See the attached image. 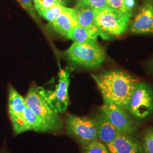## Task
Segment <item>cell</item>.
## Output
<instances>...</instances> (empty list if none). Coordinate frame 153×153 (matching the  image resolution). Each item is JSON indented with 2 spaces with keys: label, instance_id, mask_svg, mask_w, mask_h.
Instances as JSON below:
<instances>
[{
  "label": "cell",
  "instance_id": "obj_25",
  "mask_svg": "<svg viewBox=\"0 0 153 153\" xmlns=\"http://www.w3.org/2000/svg\"><path fill=\"white\" fill-rule=\"evenodd\" d=\"M151 65H152V66L153 68V60L152 61V64Z\"/></svg>",
  "mask_w": 153,
  "mask_h": 153
},
{
  "label": "cell",
  "instance_id": "obj_3",
  "mask_svg": "<svg viewBox=\"0 0 153 153\" xmlns=\"http://www.w3.org/2000/svg\"><path fill=\"white\" fill-rule=\"evenodd\" d=\"M130 23V17L110 7L95 9V25L102 38L119 36L126 33Z\"/></svg>",
  "mask_w": 153,
  "mask_h": 153
},
{
  "label": "cell",
  "instance_id": "obj_21",
  "mask_svg": "<svg viewBox=\"0 0 153 153\" xmlns=\"http://www.w3.org/2000/svg\"><path fill=\"white\" fill-rule=\"evenodd\" d=\"M17 1L36 22L38 23H40L39 19L36 13L34 6L33 5V0H17Z\"/></svg>",
  "mask_w": 153,
  "mask_h": 153
},
{
  "label": "cell",
  "instance_id": "obj_23",
  "mask_svg": "<svg viewBox=\"0 0 153 153\" xmlns=\"http://www.w3.org/2000/svg\"><path fill=\"white\" fill-rule=\"evenodd\" d=\"M85 1L95 9L109 7L107 0H85Z\"/></svg>",
  "mask_w": 153,
  "mask_h": 153
},
{
  "label": "cell",
  "instance_id": "obj_9",
  "mask_svg": "<svg viewBox=\"0 0 153 153\" xmlns=\"http://www.w3.org/2000/svg\"><path fill=\"white\" fill-rule=\"evenodd\" d=\"M27 107L25 99L10 86L8 95V111L15 134L26 131L24 112Z\"/></svg>",
  "mask_w": 153,
  "mask_h": 153
},
{
  "label": "cell",
  "instance_id": "obj_10",
  "mask_svg": "<svg viewBox=\"0 0 153 153\" xmlns=\"http://www.w3.org/2000/svg\"><path fill=\"white\" fill-rule=\"evenodd\" d=\"M130 32L134 34L153 33V4L145 3L140 7L131 23Z\"/></svg>",
  "mask_w": 153,
  "mask_h": 153
},
{
  "label": "cell",
  "instance_id": "obj_6",
  "mask_svg": "<svg viewBox=\"0 0 153 153\" xmlns=\"http://www.w3.org/2000/svg\"><path fill=\"white\" fill-rule=\"evenodd\" d=\"M66 133L81 145L98 140L97 128L93 117L68 114L65 117Z\"/></svg>",
  "mask_w": 153,
  "mask_h": 153
},
{
  "label": "cell",
  "instance_id": "obj_16",
  "mask_svg": "<svg viewBox=\"0 0 153 153\" xmlns=\"http://www.w3.org/2000/svg\"><path fill=\"white\" fill-rule=\"evenodd\" d=\"M24 119L26 131H33L38 132H50L48 126L27 105L24 112Z\"/></svg>",
  "mask_w": 153,
  "mask_h": 153
},
{
  "label": "cell",
  "instance_id": "obj_7",
  "mask_svg": "<svg viewBox=\"0 0 153 153\" xmlns=\"http://www.w3.org/2000/svg\"><path fill=\"white\" fill-rule=\"evenodd\" d=\"M128 111L134 119H144L153 112V90L145 82H138L131 94Z\"/></svg>",
  "mask_w": 153,
  "mask_h": 153
},
{
  "label": "cell",
  "instance_id": "obj_17",
  "mask_svg": "<svg viewBox=\"0 0 153 153\" xmlns=\"http://www.w3.org/2000/svg\"><path fill=\"white\" fill-rule=\"evenodd\" d=\"M109 7L121 12L130 18L133 14L135 0H107Z\"/></svg>",
  "mask_w": 153,
  "mask_h": 153
},
{
  "label": "cell",
  "instance_id": "obj_4",
  "mask_svg": "<svg viewBox=\"0 0 153 153\" xmlns=\"http://www.w3.org/2000/svg\"><path fill=\"white\" fill-rule=\"evenodd\" d=\"M29 108L48 126L50 132L59 133L62 131L64 123L59 115L51 108L42 96L38 88L32 85L25 98Z\"/></svg>",
  "mask_w": 153,
  "mask_h": 153
},
{
  "label": "cell",
  "instance_id": "obj_15",
  "mask_svg": "<svg viewBox=\"0 0 153 153\" xmlns=\"http://www.w3.org/2000/svg\"><path fill=\"white\" fill-rule=\"evenodd\" d=\"M102 34L98 27L86 28L77 26L68 33L67 38L76 43H95Z\"/></svg>",
  "mask_w": 153,
  "mask_h": 153
},
{
  "label": "cell",
  "instance_id": "obj_1",
  "mask_svg": "<svg viewBox=\"0 0 153 153\" xmlns=\"http://www.w3.org/2000/svg\"><path fill=\"white\" fill-rule=\"evenodd\" d=\"M104 103L117 105L128 111L131 94L138 81L131 74L119 70L92 74Z\"/></svg>",
  "mask_w": 153,
  "mask_h": 153
},
{
  "label": "cell",
  "instance_id": "obj_13",
  "mask_svg": "<svg viewBox=\"0 0 153 153\" xmlns=\"http://www.w3.org/2000/svg\"><path fill=\"white\" fill-rule=\"evenodd\" d=\"M49 25L56 33L67 38L70 31L78 26L74 9L66 7L60 16L54 21L49 23Z\"/></svg>",
  "mask_w": 153,
  "mask_h": 153
},
{
  "label": "cell",
  "instance_id": "obj_8",
  "mask_svg": "<svg viewBox=\"0 0 153 153\" xmlns=\"http://www.w3.org/2000/svg\"><path fill=\"white\" fill-rule=\"evenodd\" d=\"M99 111L121 134L137 136V124L128 111L111 103H103Z\"/></svg>",
  "mask_w": 153,
  "mask_h": 153
},
{
  "label": "cell",
  "instance_id": "obj_22",
  "mask_svg": "<svg viewBox=\"0 0 153 153\" xmlns=\"http://www.w3.org/2000/svg\"><path fill=\"white\" fill-rule=\"evenodd\" d=\"M33 2L35 9L38 13L58 4L55 0H33Z\"/></svg>",
  "mask_w": 153,
  "mask_h": 153
},
{
  "label": "cell",
  "instance_id": "obj_18",
  "mask_svg": "<svg viewBox=\"0 0 153 153\" xmlns=\"http://www.w3.org/2000/svg\"><path fill=\"white\" fill-rule=\"evenodd\" d=\"M66 7L56 4L43 10L39 11V14L49 23L56 20L65 10Z\"/></svg>",
  "mask_w": 153,
  "mask_h": 153
},
{
  "label": "cell",
  "instance_id": "obj_5",
  "mask_svg": "<svg viewBox=\"0 0 153 153\" xmlns=\"http://www.w3.org/2000/svg\"><path fill=\"white\" fill-rule=\"evenodd\" d=\"M68 59L79 65L94 68L102 65L105 58L103 48L95 43H74L65 52Z\"/></svg>",
  "mask_w": 153,
  "mask_h": 153
},
{
  "label": "cell",
  "instance_id": "obj_24",
  "mask_svg": "<svg viewBox=\"0 0 153 153\" xmlns=\"http://www.w3.org/2000/svg\"><path fill=\"white\" fill-rule=\"evenodd\" d=\"M55 1L61 5L67 7L68 6L71 5V3L75 0H55Z\"/></svg>",
  "mask_w": 153,
  "mask_h": 153
},
{
  "label": "cell",
  "instance_id": "obj_20",
  "mask_svg": "<svg viewBox=\"0 0 153 153\" xmlns=\"http://www.w3.org/2000/svg\"><path fill=\"white\" fill-rule=\"evenodd\" d=\"M142 149L144 153H153V128H147L142 138Z\"/></svg>",
  "mask_w": 153,
  "mask_h": 153
},
{
  "label": "cell",
  "instance_id": "obj_12",
  "mask_svg": "<svg viewBox=\"0 0 153 153\" xmlns=\"http://www.w3.org/2000/svg\"><path fill=\"white\" fill-rule=\"evenodd\" d=\"M93 118L96 126L98 140L105 145L120 134V133L100 111Z\"/></svg>",
  "mask_w": 153,
  "mask_h": 153
},
{
  "label": "cell",
  "instance_id": "obj_2",
  "mask_svg": "<svg viewBox=\"0 0 153 153\" xmlns=\"http://www.w3.org/2000/svg\"><path fill=\"white\" fill-rule=\"evenodd\" d=\"M70 73L68 69H61L57 75L39 86L38 90L51 108L59 115L65 113L69 103L68 88Z\"/></svg>",
  "mask_w": 153,
  "mask_h": 153
},
{
  "label": "cell",
  "instance_id": "obj_19",
  "mask_svg": "<svg viewBox=\"0 0 153 153\" xmlns=\"http://www.w3.org/2000/svg\"><path fill=\"white\" fill-rule=\"evenodd\" d=\"M81 153H109L107 146L98 140L82 145Z\"/></svg>",
  "mask_w": 153,
  "mask_h": 153
},
{
  "label": "cell",
  "instance_id": "obj_14",
  "mask_svg": "<svg viewBox=\"0 0 153 153\" xmlns=\"http://www.w3.org/2000/svg\"><path fill=\"white\" fill-rule=\"evenodd\" d=\"M78 26L83 27H97L95 25V9L85 0H78L74 8Z\"/></svg>",
  "mask_w": 153,
  "mask_h": 153
},
{
  "label": "cell",
  "instance_id": "obj_11",
  "mask_svg": "<svg viewBox=\"0 0 153 153\" xmlns=\"http://www.w3.org/2000/svg\"><path fill=\"white\" fill-rule=\"evenodd\" d=\"M106 146L109 153H144L141 143L127 134H120Z\"/></svg>",
  "mask_w": 153,
  "mask_h": 153
}]
</instances>
